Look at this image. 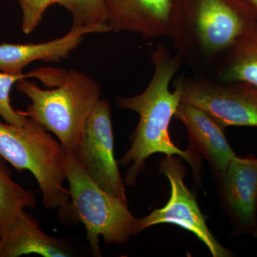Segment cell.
I'll return each mask as SVG.
<instances>
[{
  "mask_svg": "<svg viewBox=\"0 0 257 257\" xmlns=\"http://www.w3.org/2000/svg\"><path fill=\"white\" fill-rule=\"evenodd\" d=\"M154 73L146 89L140 94L117 99V105L135 111L139 123L131 138L130 149L121 160L130 165L124 182L133 185L145 169L147 159L154 154L176 155L184 159L192 167L195 179L200 178L201 159L189 149L182 150L171 140L169 128L181 103L179 89L171 90L172 79L182 64L179 55H172L164 45L157 46L152 53Z\"/></svg>",
  "mask_w": 257,
  "mask_h": 257,
  "instance_id": "1",
  "label": "cell"
},
{
  "mask_svg": "<svg viewBox=\"0 0 257 257\" xmlns=\"http://www.w3.org/2000/svg\"><path fill=\"white\" fill-rule=\"evenodd\" d=\"M255 23L243 0H176L170 37L181 58L210 60L229 52Z\"/></svg>",
  "mask_w": 257,
  "mask_h": 257,
  "instance_id": "2",
  "label": "cell"
},
{
  "mask_svg": "<svg viewBox=\"0 0 257 257\" xmlns=\"http://www.w3.org/2000/svg\"><path fill=\"white\" fill-rule=\"evenodd\" d=\"M17 89L32 101L25 115L53 133L64 151L73 154L88 116L101 98L100 84L70 69L55 89H42L26 79L17 82Z\"/></svg>",
  "mask_w": 257,
  "mask_h": 257,
  "instance_id": "3",
  "label": "cell"
},
{
  "mask_svg": "<svg viewBox=\"0 0 257 257\" xmlns=\"http://www.w3.org/2000/svg\"><path fill=\"white\" fill-rule=\"evenodd\" d=\"M0 157L19 171L28 170L38 182L47 209L69 206L64 161L60 142L41 124L28 117L23 126L0 121Z\"/></svg>",
  "mask_w": 257,
  "mask_h": 257,
  "instance_id": "4",
  "label": "cell"
},
{
  "mask_svg": "<svg viewBox=\"0 0 257 257\" xmlns=\"http://www.w3.org/2000/svg\"><path fill=\"white\" fill-rule=\"evenodd\" d=\"M64 169L73 211L85 227L93 256H101L100 236L106 244L122 245L138 234V219L128 210L127 203L101 189L68 152Z\"/></svg>",
  "mask_w": 257,
  "mask_h": 257,
  "instance_id": "5",
  "label": "cell"
},
{
  "mask_svg": "<svg viewBox=\"0 0 257 257\" xmlns=\"http://www.w3.org/2000/svg\"><path fill=\"white\" fill-rule=\"evenodd\" d=\"M181 101L197 106L224 128L257 127V87L248 82L219 84L200 77L175 81Z\"/></svg>",
  "mask_w": 257,
  "mask_h": 257,
  "instance_id": "6",
  "label": "cell"
},
{
  "mask_svg": "<svg viewBox=\"0 0 257 257\" xmlns=\"http://www.w3.org/2000/svg\"><path fill=\"white\" fill-rule=\"evenodd\" d=\"M160 171L170 184V197L165 207L155 209L138 219V231L160 224H172L192 232L204 243L214 257H229L232 253L219 242L207 224L195 198L184 184L185 167L176 155H166L160 162Z\"/></svg>",
  "mask_w": 257,
  "mask_h": 257,
  "instance_id": "7",
  "label": "cell"
},
{
  "mask_svg": "<svg viewBox=\"0 0 257 257\" xmlns=\"http://www.w3.org/2000/svg\"><path fill=\"white\" fill-rule=\"evenodd\" d=\"M114 147L110 102L101 98L88 116L78 146L72 155L101 189L127 203Z\"/></svg>",
  "mask_w": 257,
  "mask_h": 257,
  "instance_id": "8",
  "label": "cell"
},
{
  "mask_svg": "<svg viewBox=\"0 0 257 257\" xmlns=\"http://www.w3.org/2000/svg\"><path fill=\"white\" fill-rule=\"evenodd\" d=\"M216 179L223 209L235 232L257 239V157L236 155Z\"/></svg>",
  "mask_w": 257,
  "mask_h": 257,
  "instance_id": "9",
  "label": "cell"
},
{
  "mask_svg": "<svg viewBox=\"0 0 257 257\" xmlns=\"http://www.w3.org/2000/svg\"><path fill=\"white\" fill-rule=\"evenodd\" d=\"M176 0H107L108 26L144 38L170 37Z\"/></svg>",
  "mask_w": 257,
  "mask_h": 257,
  "instance_id": "10",
  "label": "cell"
},
{
  "mask_svg": "<svg viewBox=\"0 0 257 257\" xmlns=\"http://www.w3.org/2000/svg\"><path fill=\"white\" fill-rule=\"evenodd\" d=\"M174 117L185 126L188 149L207 160L213 174L219 177L236 156L225 137L224 128L202 109L182 101Z\"/></svg>",
  "mask_w": 257,
  "mask_h": 257,
  "instance_id": "11",
  "label": "cell"
},
{
  "mask_svg": "<svg viewBox=\"0 0 257 257\" xmlns=\"http://www.w3.org/2000/svg\"><path fill=\"white\" fill-rule=\"evenodd\" d=\"M111 32L107 25L71 28L60 38L38 44L0 45V71L10 74H21L23 69L35 61L60 62L65 60L82 43L86 35Z\"/></svg>",
  "mask_w": 257,
  "mask_h": 257,
  "instance_id": "12",
  "label": "cell"
},
{
  "mask_svg": "<svg viewBox=\"0 0 257 257\" xmlns=\"http://www.w3.org/2000/svg\"><path fill=\"white\" fill-rule=\"evenodd\" d=\"M29 254L69 256L70 250L62 240L42 231L38 222L25 211L11 229L0 236V257Z\"/></svg>",
  "mask_w": 257,
  "mask_h": 257,
  "instance_id": "13",
  "label": "cell"
},
{
  "mask_svg": "<svg viewBox=\"0 0 257 257\" xmlns=\"http://www.w3.org/2000/svg\"><path fill=\"white\" fill-rule=\"evenodd\" d=\"M220 72L225 83L248 82L257 87V23H253L229 51Z\"/></svg>",
  "mask_w": 257,
  "mask_h": 257,
  "instance_id": "14",
  "label": "cell"
},
{
  "mask_svg": "<svg viewBox=\"0 0 257 257\" xmlns=\"http://www.w3.org/2000/svg\"><path fill=\"white\" fill-rule=\"evenodd\" d=\"M36 205L33 193L20 187L0 157V236L8 232L18 221L26 207Z\"/></svg>",
  "mask_w": 257,
  "mask_h": 257,
  "instance_id": "15",
  "label": "cell"
},
{
  "mask_svg": "<svg viewBox=\"0 0 257 257\" xmlns=\"http://www.w3.org/2000/svg\"><path fill=\"white\" fill-rule=\"evenodd\" d=\"M55 4L71 13L72 28L107 25V0H55Z\"/></svg>",
  "mask_w": 257,
  "mask_h": 257,
  "instance_id": "16",
  "label": "cell"
},
{
  "mask_svg": "<svg viewBox=\"0 0 257 257\" xmlns=\"http://www.w3.org/2000/svg\"><path fill=\"white\" fill-rule=\"evenodd\" d=\"M43 69H37L28 74H10L0 71V116L9 124L23 126L28 117L25 112L15 110L10 101V92L13 85L20 79L36 77L41 79Z\"/></svg>",
  "mask_w": 257,
  "mask_h": 257,
  "instance_id": "17",
  "label": "cell"
},
{
  "mask_svg": "<svg viewBox=\"0 0 257 257\" xmlns=\"http://www.w3.org/2000/svg\"><path fill=\"white\" fill-rule=\"evenodd\" d=\"M22 10V29L30 35L40 25L47 9L55 4V0H18Z\"/></svg>",
  "mask_w": 257,
  "mask_h": 257,
  "instance_id": "18",
  "label": "cell"
},
{
  "mask_svg": "<svg viewBox=\"0 0 257 257\" xmlns=\"http://www.w3.org/2000/svg\"><path fill=\"white\" fill-rule=\"evenodd\" d=\"M251 10L253 18L257 23V0H243Z\"/></svg>",
  "mask_w": 257,
  "mask_h": 257,
  "instance_id": "19",
  "label": "cell"
}]
</instances>
